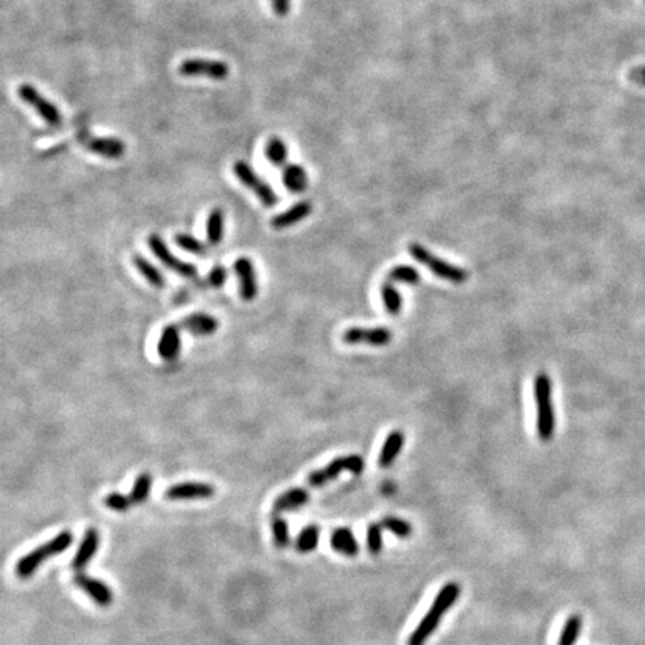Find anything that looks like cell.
Segmentation results:
<instances>
[{"label": "cell", "mask_w": 645, "mask_h": 645, "mask_svg": "<svg viewBox=\"0 0 645 645\" xmlns=\"http://www.w3.org/2000/svg\"><path fill=\"white\" fill-rule=\"evenodd\" d=\"M74 583L81 590H84L91 599H93V602H96L99 606H109L112 604L114 593L109 589V585H107L103 581L88 577V575L83 572H76Z\"/></svg>", "instance_id": "4fadbf2b"}, {"label": "cell", "mask_w": 645, "mask_h": 645, "mask_svg": "<svg viewBox=\"0 0 645 645\" xmlns=\"http://www.w3.org/2000/svg\"><path fill=\"white\" fill-rule=\"evenodd\" d=\"M215 494V487L208 482H179L174 484L165 491V498L169 501H189V499H210Z\"/></svg>", "instance_id": "8fae6325"}, {"label": "cell", "mask_w": 645, "mask_h": 645, "mask_svg": "<svg viewBox=\"0 0 645 645\" xmlns=\"http://www.w3.org/2000/svg\"><path fill=\"white\" fill-rule=\"evenodd\" d=\"M365 469V462L360 456L351 454V456H341L333 459L330 463H327L325 468L313 470L308 475V486L309 487H321L326 486L327 482L337 480L338 475L344 470H348L354 475L362 474Z\"/></svg>", "instance_id": "5b68a950"}, {"label": "cell", "mask_w": 645, "mask_h": 645, "mask_svg": "<svg viewBox=\"0 0 645 645\" xmlns=\"http://www.w3.org/2000/svg\"><path fill=\"white\" fill-rule=\"evenodd\" d=\"M151 486H153V477L151 474H148V472H142V474L137 475V478L135 480V484H133V487H132V491H130V501L133 505H140V503H144L148 496H149V491H151Z\"/></svg>", "instance_id": "4316f807"}, {"label": "cell", "mask_w": 645, "mask_h": 645, "mask_svg": "<svg viewBox=\"0 0 645 645\" xmlns=\"http://www.w3.org/2000/svg\"><path fill=\"white\" fill-rule=\"evenodd\" d=\"M174 242L179 248H182L184 251H187L190 252V254H194V256H206V252H208V247H206V244H203L201 239L194 238L190 233H178L174 238Z\"/></svg>", "instance_id": "4dcf8cb0"}, {"label": "cell", "mask_w": 645, "mask_h": 645, "mask_svg": "<svg viewBox=\"0 0 645 645\" xmlns=\"http://www.w3.org/2000/svg\"><path fill=\"white\" fill-rule=\"evenodd\" d=\"M271 6L275 15L287 17L292 9V0H271Z\"/></svg>", "instance_id": "8d00e7d4"}, {"label": "cell", "mask_w": 645, "mask_h": 645, "mask_svg": "<svg viewBox=\"0 0 645 645\" xmlns=\"http://www.w3.org/2000/svg\"><path fill=\"white\" fill-rule=\"evenodd\" d=\"M629 79L641 87H645V66H637L630 69Z\"/></svg>", "instance_id": "74e56055"}, {"label": "cell", "mask_w": 645, "mask_h": 645, "mask_svg": "<svg viewBox=\"0 0 645 645\" xmlns=\"http://www.w3.org/2000/svg\"><path fill=\"white\" fill-rule=\"evenodd\" d=\"M403 442H405V435H403L402 430H393L388 433L381 452H379V456H378L379 468L386 469L391 466V463H393L398 459L402 447H403Z\"/></svg>", "instance_id": "7402d4cb"}, {"label": "cell", "mask_w": 645, "mask_h": 645, "mask_svg": "<svg viewBox=\"0 0 645 645\" xmlns=\"http://www.w3.org/2000/svg\"><path fill=\"white\" fill-rule=\"evenodd\" d=\"M534 396L536 402V430L543 441H550L556 429L555 405H552V386L547 374L541 372L535 376Z\"/></svg>", "instance_id": "3957f363"}, {"label": "cell", "mask_w": 645, "mask_h": 645, "mask_svg": "<svg viewBox=\"0 0 645 645\" xmlns=\"http://www.w3.org/2000/svg\"><path fill=\"white\" fill-rule=\"evenodd\" d=\"M383 526L381 523H371L366 532V545L371 555L376 556L383 551Z\"/></svg>", "instance_id": "836d02e7"}, {"label": "cell", "mask_w": 645, "mask_h": 645, "mask_svg": "<svg viewBox=\"0 0 645 645\" xmlns=\"http://www.w3.org/2000/svg\"><path fill=\"white\" fill-rule=\"evenodd\" d=\"M178 72L187 78H210L215 81H223L229 76L230 67L222 60L211 59H186L179 66Z\"/></svg>", "instance_id": "9c48e42d"}, {"label": "cell", "mask_w": 645, "mask_h": 645, "mask_svg": "<svg viewBox=\"0 0 645 645\" xmlns=\"http://www.w3.org/2000/svg\"><path fill=\"white\" fill-rule=\"evenodd\" d=\"M74 543V534L71 531H63L59 535H55L48 543H45L30 552H27L26 556H22L17 564H15V573L17 577L21 580H27L32 575L39 569L41 564L47 560L51 559L57 555H62L69 547Z\"/></svg>", "instance_id": "7a4b0ae2"}, {"label": "cell", "mask_w": 645, "mask_h": 645, "mask_svg": "<svg viewBox=\"0 0 645 645\" xmlns=\"http://www.w3.org/2000/svg\"><path fill=\"white\" fill-rule=\"evenodd\" d=\"M224 235V212L220 208H214L206 220V239L208 244L217 247L222 244Z\"/></svg>", "instance_id": "cb8c5ba5"}, {"label": "cell", "mask_w": 645, "mask_h": 645, "mask_svg": "<svg viewBox=\"0 0 645 645\" xmlns=\"http://www.w3.org/2000/svg\"><path fill=\"white\" fill-rule=\"evenodd\" d=\"M157 353L165 362H174L181 354V326L172 322L163 327L157 344Z\"/></svg>", "instance_id": "9a60e30c"}, {"label": "cell", "mask_w": 645, "mask_h": 645, "mask_svg": "<svg viewBox=\"0 0 645 645\" xmlns=\"http://www.w3.org/2000/svg\"><path fill=\"white\" fill-rule=\"evenodd\" d=\"M309 501V493L304 487H293L281 493L278 498L273 501V510L275 512H284V511H293L297 508H302L304 505Z\"/></svg>", "instance_id": "d6986e66"}, {"label": "cell", "mask_w": 645, "mask_h": 645, "mask_svg": "<svg viewBox=\"0 0 645 645\" xmlns=\"http://www.w3.org/2000/svg\"><path fill=\"white\" fill-rule=\"evenodd\" d=\"M342 341L345 344H369L381 347L391 341V332L386 327H350L342 333Z\"/></svg>", "instance_id": "7c38bea8"}, {"label": "cell", "mask_w": 645, "mask_h": 645, "mask_svg": "<svg viewBox=\"0 0 645 645\" xmlns=\"http://www.w3.org/2000/svg\"><path fill=\"white\" fill-rule=\"evenodd\" d=\"M330 547L337 552H339V555L348 556V557L357 556L360 551V547L359 544H357L354 534L347 527H339L332 532Z\"/></svg>", "instance_id": "ffe728a7"}, {"label": "cell", "mask_w": 645, "mask_h": 645, "mask_svg": "<svg viewBox=\"0 0 645 645\" xmlns=\"http://www.w3.org/2000/svg\"><path fill=\"white\" fill-rule=\"evenodd\" d=\"M381 526H383V529H386V531L395 534L396 536L403 538V539L408 538L412 534L411 524L408 522H405V520H402V518H399V517H395V515L384 517L381 520Z\"/></svg>", "instance_id": "d6a6232c"}, {"label": "cell", "mask_w": 645, "mask_h": 645, "mask_svg": "<svg viewBox=\"0 0 645 645\" xmlns=\"http://www.w3.org/2000/svg\"><path fill=\"white\" fill-rule=\"evenodd\" d=\"M459 596L460 585L457 583H447L437 592L428 614L421 618L419 626L411 633V637L408 638V645H424V642L433 635L436 627L440 626V621L444 614L457 602Z\"/></svg>", "instance_id": "6da1fadb"}, {"label": "cell", "mask_w": 645, "mask_h": 645, "mask_svg": "<svg viewBox=\"0 0 645 645\" xmlns=\"http://www.w3.org/2000/svg\"><path fill=\"white\" fill-rule=\"evenodd\" d=\"M227 281V269L222 264H217L214 266L208 275H206V284H208L211 289H222V287Z\"/></svg>", "instance_id": "d590c367"}, {"label": "cell", "mask_w": 645, "mask_h": 645, "mask_svg": "<svg viewBox=\"0 0 645 645\" xmlns=\"http://www.w3.org/2000/svg\"><path fill=\"white\" fill-rule=\"evenodd\" d=\"M99 541H100L99 532L95 527H88L83 536V541H81L75 557L72 559L71 566L74 571L81 572L90 563V560L95 557L97 548H99Z\"/></svg>", "instance_id": "e0dca14e"}, {"label": "cell", "mask_w": 645, "mask_h": 645, "mask_svg": "<svg viewBox=\"0 0 645 645\" xmlns=\"http://www.w3.org/2000/svg\"><path fill=\"white\" fill-rule=\"evenodd\" d=\"M271 529H272V535H273V544L278 548H285L290 545V531H289V523H287L283 517L280 515H273L271 520Z\"/></svg>", "instance_id": "f546056e"}, {"label": "cell", "mask_w": 645, "mask_h": 645, "mask_svg": "<svg viewBox=\"0 0 645 645\" xmlns=\"http://www.w3.org/2000/svg\"><path fill=\"white\" fill-rule=\"evenodd\" d=\"M148 247L153 251V254L165 264L168 269L172 272H175L177 275L182 276V278L187 280H198V268L194 264L184 262L178 259L177 256L172 254V251L168 248L166 242L161 239L158 235H149L148 238Z\"/></svg>", "instance_id": "ba28073f"}, {"label": "cell", "mask_w": 645, "mask_h": 645, "mask_svg": "<svg viewBox=\"0 0 645 645\" xmlns=\"http://www.w3.org/2000/svg\"><path fill=\"white\" fill-rule=\"evenodd\" d=\"M264 156L269 160V163L278 168H284L289 158V147L278 136H272L264 145Z\"/></svg>", "instance_id": "d4e9b609"}, {"label": "cell", "mask_w": 645, "mask_h": 645, "mask_svg": "<svg viewBox=\"0 0 645 645\" xmlns=\"http://www.w3.org/2000/svg\"><path fill=\"white\" fill-rule=\"evenodd\" d=\"M103 503H105V506H108L109 510L117 512L129 511L130 506L133 505L130 496H124L121 493H109L108 496L103 499Z\"/></svg>", "instance_id": "e575fe53"}, {"label": "cell", "mask_w": 645, "mask_h": 645, "mask_svg": "<svg viewBox=\"0 0 645 645\" xmlns=\"http://www.w3.org/2000/svg\"><path fill=\"white\" fill-rule=\"evenodd\" d=\"M178 322L181 329L187 330L194 337H211L212 333L218 330V326H220V322H218L215 317L206 313L190 314Z\"/></svg>", "instance_id": "2e32d148"}, {"label": "cell", "mask_w": 645, "mask_h": 645, "mask_svg": "<svg viewBox=\"0 0 645 645\" xmlns=\"http://www.w3.org/2000/svg\"><path fill=\"white\" fill-rule=\"evenodd\" d=\"M313 203L308 201H301L294 203L292 208L287 211L280 212L278 215H275L271 220V227L275 230H284L289 229L297 223H301L305 218H308L313 212Z\"/></svg>", "instance_id": "ac0fdd59"}, {"label": "cell", "mask_w": 645, "mask_h": 645, "mask_svg": "<svg viewBox=\"0 0 645 645\" xmlns=\"http://www.w3.org/2000/svg\"><path fill=\"white\" fill-rule=\"evenodd\" d=\"M581 627H583L581 616H578V614L571 616L566 620V623H564V626H563V629L560 632L557 645H575V644H577V641L580 638V633H581Z\"/></svg>", "instance_id": "484cf974"}, {"label": "cell", "mask_w": 645, "mask_h": 645, "mask_svg": "<svg viewBox=\"0 0 645 645\" xmlns=\"http://www.w3.org/2000/svg\"><path fill=\"white\" fill-rule=\"evenodd\" d=\"M283 184L293 194H301L308 189V174L302 165L287 163L283 168Z\"/></svg>", "instance_id": "44dd1931"}, {"label": "cell", "mask_w": 645, "mask_h": 645, "mask_svg": "<svg viewBox=\"0 0 645 645\" xmlns=\"http://www.w3.org/2000/svg\"><path fill=\"white\" fill-rule=\"evenodd\" d=\"M408 251L414 260H417L419 263L423 264V266L430 269L437 276V278H442L445 281H450L454 284H462L468 281L469 278L468 271L459 268V266H454V264L448 263L440 257H436L429 250H426L420 244H416V242H412V244L408 245Z\"/></svg>", "instance_id": "277c9868"}, {"label": "cell", "mask_w": 645, "mask_h": 645, "mask_svg": "<svg viewBox=\"0 0 645 645\" xmlns=\"http://www.w3.org/2000/svg\"><path fill=\"white\" fill-rule=\"evenodd\" d=\"M83 145L88 149L90 153H93L103 158H109V160H118L125 153V144L121 140H118V137L86 136L83 140Z\"/></svg>", "instance_id": "5bb4252c"}, {"label": "cell", "mask_w": 645, "mask_h": 645, "mask_svg": "<svg viewBox=\"0 0 645 645\" xmlns=\"http://www.w3.org/2000/svg\"><path fill=\"white\" fill-rule=\"evenodd\" d=\"M381 297H383V302H384L387 313L390 315H399L400 309H402V296L398 292L396 287L393 285V283L386 281L381 285Z\"/></svg>", "instance_id": "f1b7e54d"}, {"label": "cell", "mask_w": 645, "mask_h": 645, "mask_svg": "<svg viewBox=\"0 0 645 645\" xmlns=\"http://www.w3.org/2000/svg\"><path fill=\"white\" fill-rule=\"evenodd\" d=\"M239 281V294L244 302H252L259 294V284L254 263L248 257H239L233 263Z\"/></svg>", "instance_id": "30bf717a"}, {"label": "cell", "mask_w": 645, "mask_h": 645, "mask_svg": "<svg viewBox=\"0 0 645 645\" xmlns=\"http://www.w3.org/2000/svg\"><path fill=\"white\" fill-rule=\"evenodd\" d=\"M388 283H407V284H419L420 273L408 264H399L387 273Z\"/></svg>", "instance_id": "1f68e13d"}, {"label": "cell", "mask_w": 645, "mask_h": 645, "mask_svg": "<svg viewBox=\"0 0 645 645\" xmlns=\"http://www.w3.org/2000/svg\"><path fill=\"white\" fill-rule=\"evenodd\" d=\"M320 539V529L317 524H308L302 529V532L296 538V550L299 552H311L314 551L318 545Z\"/></svg>", "instance_id": "83f0119b"}, {"label": "cell", "mask_w": 645, "mask_h": 645, "mask_svg": "<svg viewBox=\"0 0 645 645\" xmlns=\"http://www.w3.org/2000/svg\"><path fill=\"white\" fill-rule=\"evenodd\" d=\"M233 174L239 179L242 186L251 190L256 194V198L262 202L266 208H272L278 202V196L273 191L266 181H263L252 168L244 160H238L233 165Z\"/></svg>", "instance_id": "8992f818"}, {"label": "cell", "mask_w": 645, "mask_h": 645, "mask_svg": "<svg viewBox=\"0 0 645 645\" xmlns=\"http://www.w3.org/2000/svg\"><path fill=\"white\" fill-rule=\"evenodd\" d=\"M18 97L27 103L29 107H32L34 111L39 114V117L47 123L51 128H59V125L63 123V115L59 111L54 103L48 99H45L41 91L34 88L30 84H21L17 90Z\"/></svg>", "instance_id": "52a82bcc"}, {"label": "cell", "mask_w": 645, "mask_h": 645, "mask_svg": "<svg viewBox=\"0 0 645 645\" xmlns=\"http://www.w3.org/2000/svg\"><path fill=\"white\" fill-rule=\"evenodd\" d=\"M133 264H135V268L137 269V272H140L144 276V278L148 281V284H151L154 289H163L165 284H166L165 276L154 266L151 262L147 260L141 254H135L133 256Z\"/></svg>", "instance_id": "603a6c76"}]
</instances>
